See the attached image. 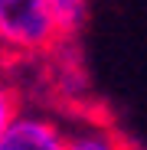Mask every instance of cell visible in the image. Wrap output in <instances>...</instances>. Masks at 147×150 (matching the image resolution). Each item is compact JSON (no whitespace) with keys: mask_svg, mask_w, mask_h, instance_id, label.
<instances>
[{"mask_svg":"<svg viewBox=\"0 0 147 150\" xmlns=\"http://www.w3.org/2000/svg\"><path fill=\"white\" fill-rule=\"evenodd\" d=\"M0 150H65V117L43 105H23L0 137Z\"/></svg>","mask_w":147,"mask_h":150,"instance_id":"cell-2","label":"cell"},{"mask_svg":"<svg viewBox=\"0 0 147 150\" xmlns=\"http://www.w3.org/2000/svg\"><path fill=\"white\" fill-rule=\"evenodd\" d=\"M65 150H134L128 137H121L102 117H65Z\"/></svg>","mask_w":147,"mask_h":150,"instance_id":"cell-3","label":"cell"},{"mask_svg":"<svg viewBox=\"0 0 147 150\" xmlns=\"http://www.w3.org/2000/svg\"><path fill=\"white\" fill-rule=\"evenodd\" d=\"M23 108V91H20V82L10 69L7 59H0V137L7 134L10 121L16 117V111Z\"/></svg>","mask_w":147,"mask_h":150,"instance_id":"cell-4","label":"cell"},{"mask_svg":"<svg viewBox=\"0 0 147 150\" xmlns=\"http://www.w3.org/2000/svg\"><path fill=\"white\" fill-rule=\"evenodd\" d=\"M49 4H53V13H56V20H59L62 36H72V33H79V30L85 26L92 0H49Z\"/></svg>","mask_w":147,"mask_h":150,"instance_id":"cell-5","label":"cell"},{"mask_svg":"<svg viewBox=\"0 0 147 150\" xmlns=\"http://www.w3.org/2000/svg\"><path fill=\"white\" fill-rule=\"evenodd\" d=\"M62 39L49 0H0V59H39Z\"/></svg>","mask_w":147,"mask_h":150,"instance_id":"cell-1","label":"cell"}]
</instances>
